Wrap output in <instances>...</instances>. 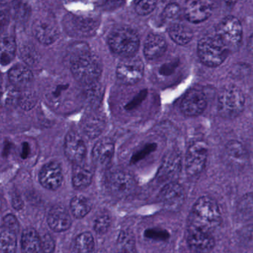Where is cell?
<instances>
[{"label":"cell","mask_w":253,"mask_h":253,"mask_svg":"<svg viewBox=\"0 0 253 253\" xmlns=\"http://www.w3.org/2000/svg\"><path fill=\"white\" fill-rule=\"evenodd\" d=\"M185 199V193L181 184L175 181L166 184L160 190L159 194L163 206L169 211H176L181 208Z\"/></svg>","instance_id":"10"},{"label":"cell","mask_w":253,"mask_h":253,"mask_svg":"<svg viewBox=\"0 0 253 253\" xmlns=\"http://www.w3.org/2000/svg\"><path fill=\"white\" fill-rule=\"evenodd\" d=\"M206 99L204 93L198 89L189 90L181 104V109L184 115L197 117L204 111Z\"/></svg>","instance_id":"12"},{"label":"cell","mask_w":253,"mask_h":253,"mask_svg":"<svg viewBox=\"0 0 253 253\" xmlns=\"http://www.w3.org/2000/svg\"><path fill=\"white\" fill-rule=\"evenodd\" d=\"M48 224L54 232L66 231L71 225V217L65 208L54 207L51 210L48 215Z\"/></svg>","instance_id":"19"},{"label":"cell","mask_w":253,"mask_h":253,"mask_svg":"<svg viewBox=\"0 0 253 253\" xmlns=\"http://www.w3.org/2000/svg\"><path fill=\"white\" fill-rule=\"evenodd\" d=\"M16 44L14 39L10 36L0 37V64L3 65L10 63L16 54Z\"/></svg>","instance_id":"25"},{"label":"cell","mask_w":253,"mask_h":253,"mask_svg":"<svg viewBox=\"0 0 253 253\" xmlns=\"http://www.w3.org/2000/svg\"><path fill=\"white\" fill-rule=\"evenodd\" d=\"M16 245V233L4 226L0 227V253H15Z\"/></svg>","instance_id":"28"},{"label":"cell","mask_w":253,"mask_h":253,"mask_svg":"<svg viewBox=\"0 0 253 253\" xmlns=\"http://www.w3.org/2000/svg\"><path fill=\"white\" fill-rule=\"evenodd\" d=\"M180 10H181L180 6L177 3H170L165 7L163 10V16L166 19H174L178 16Z\"/></svg>","instance_id":"41"},{"label":"cell","mask_w":253,"mask_h":253,"mask_svg":"<svg viewBox=\"0 0 253 253\" xmlns=\"http://www.w3.org/2000/svg\"><path fill=\"white\" fill-rule=\"evenodd\" d=\"M29 146L28 145V144H23L22 145V158H26L27 156H28V153H29Z\"/></svg>","instance_id":"45"},{"label":"cell","mask_w":253,"mask_h":253,"mask_svg":"<svg viewBox=\"0 0 253 253\" xmlns=\"http://www.w3.org/2000/svg\"><path fill=\"white\" fill-rule=\"evenodd\" d=\"M108 44L111 50L117 54L130 57L138 51L140 39L138 34L131 28H117L109 36Z\"/></svg>","instance_id":"5"},{"label":"cell","mask_w":253,"mask_h":253,"mask_svg":"<svg viewBox=\"0 0 253 253\" xmlns=\"http://www.w3.org/2000/svg\"><path fill=\"white\" fill-rule=\"evenodd\" d=\"M1 200H0V210H1Z\"/></svg>","instance_id":"49"},{"label":"cell","mask_w":253,"mask_h":253,"mask_svg":"<svg viewBox=\"0 0 253 253\" xmlns=\"http://www.w3.org/2000/svg\"><path fill=\"white\" fill-rule=\"evenodd\" d=\"M70 207L73 215L77 218H83L92 209L89 199L83 196H77L73 198Z\"/></svg>","instance_id":"30"},{"label":"cell","mask_w":253,"mask_h":253,"mask_svg":"<svg viewBox=\"0 0 253 253\" xmlns=\"http://www.w3.org/2000/svg\"><path fill=\"white\" fill-rule=\"evenodd\" d=\"M32 31L34 37L43 44H52L57 40L59 35L57 27L47 19L35 21L33 25Z\"/></svg>","instance_id":"16"},{"label":"cell","mask_w":253,"mask_h":253,"mask_svg":"<svg viewBox=\"0 0 253 253\" xmlns=\"http://www.w3.org/2000/svg\"><path fill=\"white\" fill-rule=\"evenodd\" d=\"M86 85L85 96H86V101L92 106L98 105L101 102L102 96V90L101 84H98V82H96Z\"/></svg>","instance_id":"32"},{"label":"cell","mask_w":253,"mask_h":253,"mask_svg":"<svg viewBox=\"0 0 253 253\" xmlns=\"http://www.w3.org/2000/svg\"><path fill=\"white\" fill-rule=\"evenodd\" d=\"M89 253H104L103 252H102V251H92V252Z\"/></svg>","instance_id":"48"},{"label":"cell","mask_w":253,"mask_h":253,"mask_svg":"<svg viewBox=\"0 0 253 253\" xmlns=\"http://www.w3.org/2000/svg\"><path fill=\"white\" fill-rule=\"evenodd\" d=\"M21 56L24 62L29 65H36L40 59L38 52L31 46L23 47L21 50Z\"/></svg>","instance_id":"34"},{"label":"cell","mask_w":253,"mask_h":253,"mask_svg":"<svg viewBox=\"0 0 253 253\" xmlns=\"http://www.w3.org/2000/svg\"><path fill=\"white\" fill-rule=\"evenodd\" d=\"M12 201V206L14 208L16 211H19V210L22 209V207H23V202H22V199H21L19 195L13 194L11 198Z\"/></svg>","instance_id":"44"},{"label":"cell","mask_w":253,"mask_h":253,"mask_svg":"<svg viewBox=\"0 0 253 253\" xmlns=\"http://www.w3.org/2000/svg\"><path fill=\"white\" fill-rule=\"evenodd\" d=\"M10 12L8 7L4 3L0 2V33L2 32L9 23Z\"/></svg>","instance_id":"39"},{"label":"cell","mask_w":253,"mask_h":253,"mask_svg":"<svg viewBox=\"0 0 253 253\" xmlns=\"http://www.w3.org/2000/svg\"><path fill=\"white\" fill-rule=\"evenodd\" d=\"M114 153V144L111 140L103 138L100 140L92 150V159L95 165L102 168L108 166Z\"/></svg>","instance_id":"17"},{"label":"cell","mask_w":253,"mask_h":253,"mask_svg":"<svg viewBox=\"0 0 253 253\" xmlns=\"http://www.w3.org/2000/svg\"><path fill=\"white\" fill-rule=\"evenodd\" d=\"M65 153L67 159L74 165H80L86 156V147L82 137L75 132L67 134L65 140Z\"/></svg>","instance_id":"11"},{"label":"cell","mask_w":253,"mask_h":253,"mask_svg":"<svg viewBox=\"0 0 253 253\" xmlns=\"http://www.w3.org/2000/svg\"><path fill=\"white\" fill-rule=\"evenodd\" d=\"M181 168V156L179 152L172 150L164 159L158 171V178L168 180L175 178L179 174Z\"/></svg>","instance_id":"18"},{"label":"cell","mask_w":253,"mask_h":253,"mask_svg":"<svg viewBox=\"0 0 253 253\" xmlns=\"http://www.w3.org/2000/svg\"><path fill=\"white\" fill-rule=\"evenodd\" d=\"M199 58L204 65L217 67L223 63L230 50L217 35H207L199 41L198 46Z\"/></svg>","instance_id":"3"},{"label":"cell","mask_w":253,"mask_h":253,"mask_svg":"<svg viewBox=\"0 0 253 253\" xmlns=\"http://www.w3.org/2000/svg\"><path fill=\"white\" fill-rule=\"evenodd\" d=\"M62 172L59 164L51 162L42 168L39 175L40 184L45 188L56 190L62 182Z\"/></svg>","instance_id":"15"},{"label":"cell","mask_w":253,"mask_h":253,"mask_svg":"<svg viewBox=\"0 0 253 253\" xmlns=\"http://www.w3.org/2000/svg\"><path fill=\"white\" fill-rule=\"evenodd\" d=\"M71 70L74 78L86 85L98 81L102 73V65L98 58L83 48L71 57Z\"/></svg>","instance_id":"2"},{"label":"cell","mask_w":253,"mask_h":253,"mask_svg":"<svg viewBox=\"0 0 253 253\" xmlns=\"http://www.w3.org/2000/svg\"><path fill=\"white\" fill-rule=\"evenodd\" d=\"M3 222H4V227L10 229V230L14 232L16 234L19 232V222H18L16 217L12 215V214H8V215L4 216V219H3Z\"/></svg>","instance_id":"42"},{"label":"cell","mask_w":253,"mask_h":253,"mask_svg":"<svg viewBox=\"0 0 253 253\" xmlns=\"http://www.w3.org/2000/svg\"><path fill=\"white\" fill-rule=\"evenodd\" d=\"M169 34L172 40L180 45L188 44L193 37L191 30L180 24L172 25L169 28Z\"/></svg>","instance_id":"29"},{"label":"cell","mask_w":253,"mask_h":253,"mask_svg":"<svg viewBox=\"0 0 253 253\" xmlns=\"http://www.w3.org/2000/svg\"><path fill=\"white\" fill-rule=\"evenodd\" d=\"M213 8L212 0H187L185 16L190 22L199 23L210 16Z\"/></svg>","instance_id":"14"},{"label":"cell","mask_w":253,"mask_h":253,"mask_svg":"<svg viewBox=\"0 0 253 253\" xmlns=\"http://www.w3.org/2000/svg\"><path fill=\"white\" fill-rule=\"evenodd\" d=\"M105 127V120L99 114H90L86 116L81 123V129L86 136L95 138L101 135Z\"/></svg>","instance_id":"20"},{"label":"cell","mask_w":253,"mask_h":253,"mask_svg":"<svg viewBox=\"0 0 253 253\" xmlns=\"http://www.w3.org/2000/svg\"><path fill=\"white\" fill-rule=\"evenodd\" d=\"M117 253H135V249H128V248H119Z\"/></svg>","instance_id":"46"},{"label":"cell","mask_w":253,"mask_h":253,"mask_svg":"<svg viewBox=\"0 0 253 253\" xmlns=\"http://www.w3.org/2000/svg\"><path fill=\"white\" fill-rule=\"evenodd\" d=\"M157 0H139L135 5V10L141 16L151 13L155 8Z\"/></svg>","instance_id":"35"},{"label":"cell","mask_w":253,"mask_h":253,"mask_svg":"<svg viewBox=\"0 0 253 253\" xmlns=\"http://www.w3.org/2000/svg\"><path fill=\"white\" fill-rule=\"evenodd\" d=\"M93 172L91 168L84 164L74 165L73 169L72 183L74 187L78 190L89 187L92 181Z\"/></svg>","instance_id":"23"},{"label":"cell","mask_w":253,"mask_h":253,"mask_svg":"<svg viewBox=\"0 0 253 253\" xmlns=\"http://www.w3.org/2000/svg\"><path fill=\"white\" fill-rule=\"evenodd\" d=\"M41 244V251L44 253H53L55 249V243L51 236L49 234H46L40 238Z\"/></svg>","instance_id":"40"},{"label":"cell","mask_w":253,"mask_h":253,"mask_svg":"<svg viewBox=\"0 0 253 253\" xmlns=\"http://www.w3.org/2000/svg\"><path fill=\"white\" fill-rule=\"evenodd\" d=\"M208 147L202 141H195L189 147L186 156V169L190 176L200 175L204 169L207 159Z\"/></svg>","instance_id":"7"},{"label":"cell","mask_w":253,"mask_h":253,"mask_svg":"<svg viewBox=\"0 0 253 253\" xmlns=\"http://www.w3.org/2000/svg\"><path fill=\"white\" fill-rule=\"evenodd\" d=\"M66 28L68 32L77 35H85L90 33L93 28V22L89 19L71 16L67 20Z\"/></svg>","instance_id":"26"},{"label":"cell","mask_w":253,"mask_h":253,"mask_svg":"<svg viewBox=\"0 0 253 253\" xmlns=\"http://www.w3.org/2000/svg\"><path fill=\"white\" fill-rule=\"evenodd\" d=\"M95 240L89 232L81 233L74 241V250L76 253H89L94 251Z\"/></svg>","instance_id":"31"},{"label":"cell","mask_w":253,"mask_h":253,"mask_svg":"<svg viewBox=\"0 0 253 253\" xmlns=\"http://www.w3.org/2000/svg\"><path fill=\"white\" fill-rule=\"evenodd\" d=\"M22 253H39L41 251L40 237L34 229H26L21 240Z\"/></svg>","instance_id":"24"},{"label":"cell","mask_w":253,"mask_h":253,"mask_svg":"<svg viewBox=\"0 0 253 253\" xmlns=\"http://www.w3.org/2000/svg\"><path fill=\"white\" fill-rule=\"evenodd\" d=\"M189 227L212 233L221 224V214L218 204L212 198L202 196L193 206Z\"/></svg>","instance_id":"1"},{"label":"cell","mask_w":253,"mask_h":253,"mask_svg":"<svg viewBox=\"0 0 253 253\" xmlns=\"http://www.w3.org/2000/svg\"><path fill=\"white\" fill-rule=\"evenodd\" d=\"M224 1L229 5H233L237 1V0H224Z\"/></svg>","instance_id":"47"},{"label":"cell","mask_w":253,"mask_h":253,"mask_svg":"<svg viewBox=\"0 0 253 253\" xmlns=\"http://www.w3.org/2000/svg\"><path fill=\"white\" fill-rule=\"evenodd\" d=\"M215 35L219 37L230 52L237 50L242 40V26L240 21L235 16H227L218 25Z\"/></svg>","instance_id":"6"},{"label":"cell","mask_w":253,"mask_h":253,"mask_svg":"<svg viewBox=\"0 0 253 253\" xmlns=\"http://www.w3.org/2000/svg\"><path fill=\"white\" fill-rule=\"evenodd\" d=\"M245 98L243 92L235 85L227 86L218 97V111L224 119L233 120L244 111Z\"/></svg>","instance_id":"4"},{"label":"cell","mask_w":253,"mask_h":253,"mask_svg":"<svg viewBox=\"0 0 253 253\" xmlns=\"http://www.w3.org/2000/svg\"><path fill=\"white\" fill-rule=\"evenodd\" d=\"M163 1H164V0H163Z\"/></svg>","instance_id":"50"},{"label":"cell","mask_w":253,"mask_h":253,"mask_svg":"<svg viewBox=\"0 0 253 253\" xmlns=\"http://www.w3.org/2000/svg\"><path fill=\"white\" fill-rule=\"evenodd\" d=\"M111 224V218L106 214L101 215L95 223V230L98 234H104L108 231Z\"/></svg>","instance_id":"37"},{"label":"cell","mask_w":253,"mask_h":253,"mask_svg":"<svg viewBox=\"0 0 253 253\" xmlns=\"http://www.w3.org/2000/svg\"><path fill=\"white\" fill-rule=\"evenodd\" d=\"M106 182L111 193L117 198L127 197L133 193L136 185L134 177L124 170L110 172Z\"/></svg>","instance_id":"8"},{"label":"cell","mask_w":253,"mask_h":253,"mask_svg":"<svg viewBox=\"0 0 253 253\" xmlns=\"http://www.w3.org/2000/svg\"><path fill=\"white\" fill-rule=\"evenodd\" d=\"M166 50V42L161 36L150 34L144 44V52L146 57L150 60L158 59Z\"/></svg>","instance_id":"21"},{"label":"cell","mask_w":253,"mask_h":253,"mask_svg":"<svg viewBox=\"0 0 253 253\" xmlns=\"http://www.w3.org/2000/svg\"><path fill=\"white\" fill-rule=\"evenodd\" d=\"M37 102L35 93L31 91L23 92L19 95L17 103L25 111H29L35 106Z\"/></svg>","instance_id":"33"},{"label":"cell","mask_w":253,"mask_h":253,"mask_svg":"<svg viewBox=\"0 0 253 253\" xmlns=\"http://www.w3.org/2000/svg\"><path fill=\"white\" fill-rule=\"evenodd\" d=\"M145 237L155 241H166L169 239V233L166 230L160 228H151L146 230Z\"/></svg>","instance_id":"38"},{"label":"cell","mask_w":253,"mask_h":253,"mask_svg":"<svg viewBox=\"0 0 253 253\" xmlns=\"http://www.w3.org/2000/svg\"><path fill=\"white\" fill-rule=\"evenodd\" d=\"M239 212L242 217L251 218L253 212V199L252 195H247L243 198L239 206Z\"/></svg>","instance_id":"36"},{"label":"cell","mask_w":253,"mask_h":253,"mask_svg":"<svg viewBox=\"0 0 253 253\" xmlns=\"http://www.w3.org/2000/svg\"><path fill=\"white\" fill-rule=\"evenodd\" d=\"M226 153L229 160L236 165H242L247 161V152L242 143L231 141L226 147Z\"/></svg>","instance_id":"27"},{"label":"cell","mask_w":253,"mask_h":253,"mask_svg":"<svg viewBox=\"0 0 253 253\" xmlns=\"http://www.w3.org/2000/svg\"><path fill=\"white\" fill-rule=\"evenodd\" d=\"M144 65L139 59H127L122 61L117 67L116 76L122 83L128 85L136 84L142 80Z\"/></svg>","instance_id":"9"},{"label":"cell","mask_w":253,"mask_h":253,"mask_svg":"<svg viewBox=\"0 0 253 253\" xmlns=\"http://www.w3.org/2000/svg\"><path fill=\"white\" fill-rule=\"evenodd\" d=\"M8 78L15 88L24 89L32 83L34 77L31 70L22 65H17L10 70Z\"/></svg>","instance_id":"22"},{"label":"cell","mask_w":253,"mask_h":253,"mask_svg":"<svg viewBox=\"0 0 253 253\" xmlns=\"http://www.w3.org/2000/svg\"><path fill=\"white\" fill-rule=\"evenodd\" d=\"M187 243L192 251L196 253H209L215 245L212 233L192 227H189Z\"/></svg>","instance_id":"13"},{"label":"cell","mask_w":253,"mask_h":253,"mask_svg":"<svg viewBox=\"0 0 253 253\" xmlns=\"http://www.w3.org/2000/svg\"><path fill=\"white\" fill-rule=\"evenodd\" d=\"M124 0H103V5L107 10H114L121 6Z\"/></svg>","instance_id":"43"}]
</instances>
